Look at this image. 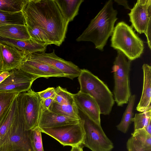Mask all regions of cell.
<instances>
[{
    "mask_svg": "<svg viewBox=\"0 0 151 151\" xmlns=\"http://www.w3.org/2000/svg\"><path fill=\"white\" fill-rule=\"evenodd\" d=\"M0 37L21 40L30 38L26 25L15 24L0 26Z\"/></svg>",
    "mask_w": 151,
    "mask_h": 151,
    "instance_id": "cell-20",
    "label": "cell"
},
{
    "mask_svg": "<svg viewBox=\"0 0 151 151\" xmlns=\"http://www.w3.org/2000/svg\"><path fill=\"white\" fill-rule=\"evenodd\" d=\"M78 115L84 132L81 145L92 151H112L113 144L99 125L78 109Z\"/></svg>",
    "mask_w": 151,
    "mask_h": 151,
    "instance_id": "cell-6",
    "label": "cell"
},
{
    "mask_svg": "<svg viewBox=\"0 0 151 151\" xmlns=\"http://www.w3.org/2000/svg\"><path fill=\"white\" fill-rule=\"evenodd\" d=\"M128 15L135 30L146 35L148 46L151 50V0H137Z\"/></svg>",
    "mask_w": 151,
    "mask_h": 151,
    "instance_id": "cell-8",
    "label": "cell"
},
{
    "mask_svg": "<svg viewBox=\"0 0 151 151\" xmlns=\"http://www.w3.org/2000/svg\"><path fill=\"white\" fill-rule=\"evenodd\" d=\"M0 54L3 71L19 68L27 56L14 47L0 42Z\"/></svg>",
    "mask_w": 151,
    "mask_h": 151,
    "instance_id": "cell-14",
    "label": "cell"
},
{
    "mask_svg": "<svg viewBox=\"0 0 151 151\" xmlns=\"http://www.w3.org/2000/svg\"><path fill=\"white\" fill-rule=\"evenodd\" d=\"M80 120L59 115L49 109L43 110L40 108L38 126L40 128H52L77 124Z\"/></svg>",
    "mask_w": 151,
    "mask_h": 151,
    "instance_id": "cell-17",
    "label": "cell"
},
{
    "mask_svg": "<svg viewBox=\"0 0 151 151\" xmlns=\"http://www.w3.org/2000/svg\"><path fill=\"white\" fill-rule=\"evenodd\" d=\"M27 0H0V10L9 12L22 11Z\"/></svg>",
    "mask_w": 151,
    "mask_h": 151,
    "instance_id": "cell-26",
    "label": "cell"
},
{
    "mask_svg": "<svg viewBox=\"0 0 151 151\" xmlns=\"http://www.w3.org/2000/svg\"><path fill=\"white\" fill-rule=\"evenodd\" d=\"M56 94L54 101L59 104H67L75 102L73 94L68 92L65 88L58 86L55 88Z\"/></svg>",
    "mask_w": 151,
    "mask_h": 151,
    "instance_id": "cell-30",
    "label": "cell"
},
{
    "mask_svg": "<svg viewBox=\"0 0 151 151\" xmlns=\"http://www.w3.org/2000/svg\"><path fill=\"white\" fill-rule=\"evenodd\" d=\"M8 24L26 25L25 19L22 11L12 13L0 10V27Z\"/></svg>",
    "mask_w": 151,
    "mask_h": 151,
    "instance_id": "cell-24",
    "label": "cell"
},
{
    "mask_svg": "<svg viewBox=\"0 0 151 151\" xmlns=\"http://www.w3.org/2000/svg\"><path fill=\"white\" fill-rule=\"evenodd\" d=\"M66 21H72L78 14L83 0H55Z\"/></svg>",
    "mask_w": 151,
    "mask_h": 151,
    "instance_id": "cell-21",
    "label": "cell"
},
{
    "mask_svg": "<svg viewBox=\"0 0 151 151\" xmlns=\"http://www.w3.org/2000/svg\"><path fill=\"white\" fill-rule=\"evenodd\" d=\"M117 14V10L113 7V0L108 1L76 41L91 42L96 49L103 51L113 32Z\"/></svg>",
    "mask_w": 151,
    "mask_h": 151,
    "instance_id": "cell-2",
    "label": "cell"
},
{
    "mask_svg": "<svg viewBox=\"0 0 151 151\" xmlns=\"http://www.w3.org/2000/svg\"><path fill=\"white\" fill-rule=\"evenodd\" d=\"M12 151H24L23 150L19 149V150H13Z\"/></svg>",
    "mask_w": 151,
    "mask_h": 151,
    "instance_id": "cell-40",
    "label": "cell"
},
{
    "mask_svg": "<svg viewBox=\"0 0 151 151\" xmlns=\"http://www.w3.org/2000/svg\"><path fill=\"white\" fill-rule=\"evenodd\" d=\"M10 75L9 71H2L0 72V84Z\"/></svg>",
    "mask_w": 151,
    "mask_h": 151,
    "instance_id": "cell-35",
    "label": "cell"
},
{
    "mask_svg": "<svg viewBox=\"0 0 151 151\" xmlns=\"http://www.w3.org/2000/svg\"><path fill=\"white\" fill-rule=\"evenodd\" d=\"M114 1L118 5H122L126 9L131 10L130 8L128 5L127 0H114Z\"/></svg>",
    "mask_w": 151,
    "mask_h": 151,
    "instance_id": "cell-36",
    "label": "cell"
},
{
    "mask_svg": "<svg viewBox=\"0 0 151 151\" xmlns=\"http://www.w3.org/2000/svg\"><path fill=\"white\" fill-rule=\"evenodd\" d=\"M53 101V99L52 98L41 100V109L43 110L48 109Z\"/></svg>",
    "mask_w": 151,
    "mask_h": 151,
    "instance_id": "cell-34",
    "label": "cell"
},
{
    "mask_svg": "<svg viewBox=\"0 0 151 151\" xmlns=\"http://www.w3.org/2000/svg\"><path fill=\"white\" fill-rule=\"evenodd\" d=\"M10 75L0 84V92L20 93L31 89L33 82L39 78L19 68L10 71Z\"/></svg>",
    "mask_w": 151,
    "mask_h": 151,
    "instance_id": "cell-12",
    "label": "cell"
},
{
    "mask_svg": "<svg viewBox=\"0 0 151 151\" xmlns=\"http://www.w3.org/2000/svg\"><path fill=\"white\" fill-rule=\"evenodd\" d=\"M48 109L60 115L77 120L80 119L78 108L75 102L61 104L53 101Z\"/></svg>",
    "mask_w": 151,
    "mask_h": 151,
    "instance_id": "cell-22",
    "label": "cell"
},
{
    "mask_svg": "<svg viewBox=\"0 0 151 151\" xmlns=\"http://www.w3.org/2000/svg\"><path fill=\"white\" fill-rule=\"evenodd\" d=\"M74 101L80 111L98 124L101 125L100 112L95 100L88 94L79 91L73 94Z\"/></svg>",
    "mask_w": 151,
    "mask_h": 151,
    "instance_id": "cell-15",
    "label": "cell"
},
{
    "mask_svg": "<svg viewBox=\"0 0 151 151\" xmlns=\"http://www.w3.org/2000/svg\"><path fill=\"white\" fill-rule=\"evenodd\" d=\"M0 42L14 47L27 56L35 52H45L47 47L31 38L21 40L0 37Z\"/></svg>",
    "mask_w": 151,
    "mask_h": 151,
    "instance_id": "cell-18",
    "label": "cell"
},
{
    "mask_svg": "<svg viewBox=\"0 0 151 151\" xmlns=\"http://www.w3.org/2000/svg\"><path fill=\"white\" fill-rule=\"evenodd\" d=\"M3 70L2 63L0 54V72Z\"/></svg>",
    "mask_w": 151,
    "mask_h": 151,
    "instance_id": "cell-39",
    "label": "cell"
},
{
    "mask_svg": "<svg viewBox=\"0 0 151 151\" xmlns=\"http://www.w3.org/2000/svg\"><path fill=\"white\" fill-rule=\"evenodd\" d=\"M40 129L42 132L54 138L63 146L81 145L83 141L84 132L80 120L76 124Z\"/></svg>",
    "mask_w": 151,
    "mask_h": 151,
    "instance_id": "cell-9",
    "label": "cell"
},
{
    "mask_svg": "<svg viewBox=\"0 0 151 151\" xmlns=\"http://www.w3.org/2000/svg\"><path fill=\"white\" fill-rule=\"evenodd\" d=\"M18 95L0 122V150L6 145L11 135L18 111Z\"/></svg>",
    "mask_w": 151,
    "mask_h": 151,
    "instance_id": "cell-16",
    "label": "cell"
},
{
    "mask_svg": "<svg viewBox=\"0 0 151 151\" xmlns=\"http://www.w3.org/2000/svg\"><path fill=\"white\" fill-rule=\"evenodd\" d=\"M22 70L39 78H48L51 77H65L58 70L46 64L30 59H26L19 68Z\"/></svg>",
    "mask_w": 151,
    "mask_h": 151,
    "instance_id": "cell-13",
    "label": "cell"
},
{
    "mask_svg": "<svg viewBox=\"0 0 151 151\" xmlns=\"http://www.w3.org/2000/svg\"><path fill=\"white\" fill-rule=\"evenodd\" d=\"M19 93L15 92H0V122Z\"/></svg>",
    "mask_w": 151,
    "mask_h": 151,
    "instance_id": "cell-27",
    "label": "cell"
},
{
    "mask_svg": "<svg viewBox=\"0 0 151 151\" xmlns=\"http://www.w3.org/2000/svg\"><path fill=\"white\" fill-rule=\"evenodd\" d=\"M30 38L37 43L43 45H51L46 34L39 28L26 25Z\"/></svg>",
    "mask_w": 151,
    "mask_h": 151,
    "instance_id": "cell-28",
    "label": "cell"
},
{
    "mask_svg": "<svg viewBox=\"0 0 151 151\" xmlns=\"http://www.w3.org/2000/svg\"><path fill=\"white\" fill-rule=\"evenodd\" d=\"M135 99L136 96L135 94L131 96L121 121L116 126L117 130L124 133H126L127 132L132 122L133 115V109Z\"/></svg>",
    "mask_w": 151,
    "mask_h": 151,
    "instance_id": "cell-23",
    "label": "cell"
},
{
    "mask_svg": "<svg viewBox=\"0 0 151 151\" xmlns=\"http://www.w3.org/2000/svg\"><path fill=\"white\" fill-rule=\"evenodd\" d=\"M144 129L150 135H151V124L150 122Z\"/></svg>",
    "mask_w": 151,
    "mask_h": 151,
    "instance_id": "cell-38",
    "label": "cell"
},
{
    "mask_svg": "<svg viewBox=\"0 0 151 151\" xmlns=\"http://www.w3.org/2000/svg\"><path fill=\"white\" fill-rule=\"evenodd\" d=\"M126 147L127 151H151V148L145 147L132 136L127 141Z\"/></svg>",
    "mask_w": 151,
    "mask_h": 151,
    "instance_id": "cell-32",
    "label": "cell"
},
{
    "mask_svg": "<svg viewBox=\"0 0 151 151\" xmlns=\"http://www.w3.org/2000/svg\"><path fill=\"white\" fill-rule=\"evenodd\" d=\"M41 130L38 126L29 130V136L34 151H44Z\"/></svg>",
    "mask_w": 151,
    "mask_h": 151,
    "instance_id": "cell-29",
    "label": "cell"
},
{
    "mask_svg": "<svg viewBox=\"0 0 151 151\" xmlns=\"http://www.w3.org/2000/svg\"><path fill=\"white\" fill-rule=\"evenodd\" d=\"M132 122L134 123V131L144 128L151 122V106L142 113L136 114Z\"/></svg>",
    "mask_w": 151,
    "mask_h": 151,
    "instance_id": "cell-25",
    "label": "cell"
},
{
    "mask_svg": "<svg viewBox=\"0 0 151 151\" xmlns=\"http://www.w3.org/2000/svg\"><path fill=\"white\" fill-rule=\"evenodd\" d=\"M29 131L26 129L18 108L8 141L0 151H12L19 149L24 151H34L30 140Z\"/></svg>",
    "mask_w": 151,
    "mask_h": 151,
    "instance_id": "cell-10",
    "label": "cell"
},
{
    "mask_svg": "<svg viewBox=\"0 0 151 151\" xmlns=\"http://www.w3.org/2000/svg\"><path fill=\"white\" fill-rule=\"evenodd\" d=\"M131 135L143 146L151 148V135L149 134L144 128L134 131Z\"/></svg>",
    "mask_w": 151,
    "mask_h": 151,
    "instance_id": "cell-31",
    "label": "cell"
},
{
    "mask_svg": "<svg viewBox=\"0 0 151 151\" xmlns=\"http://www.w3.org/2000/svg\"><path fill=\"white\" fill-rule=\"evenodd\" d=\"M22 12L26 25L37 27L51 44L60 46L64 41L69 23L55 0H27Z\"/></svg>",
    "mask_w": 151,
    "mask_h": 151,
    "instance_id": "cell-1",
    "label": "cell"
},
{
    "mask_svg": "<svg viewBox=\"0 0 151 151\" xmlns=\"http://www.w3.org/2000/svg\"><path fill=\"white\" fill-rule=\"evenodd\" d=\"M82 146L81 145L72 146L70 151H83Z\"/></svg>",
    "mask_w": 151,
    "mask_h": 151,
    "instance_id": "cell-37",
    "label": "cell"
},
{
    "mask_svg": "<svg viewBox=\"0 0 151 151\" xmlns=\"http://www.w3.org/2000/svg\"><path fill=\"white\" fill-rule=\"evenodd\" d=\"M111 36V47L121 51L128 60H134L143 52V41L124 22H120L116 24Z\"/></svg>",
    "mask_w": 151,
    "mask_h": 151,
    "instance_id": "cell-4",
    "label": "cell"
},
{
    "mask_svg": "<svg viewBox=\"0 0 151 151\" xmlns=\"http://www.w3.org/2000/svg\"><path fill=\"white\" fill-rule=\"evenodd\" d=\"M20 114L27 130L38 126L41 108V101L37 93L31 89L18 95Z\"/></svg>",
    "mask_w": 151,
    "mask_h": 151,
    "instance_id": "cell-7",
    "label": "cell"
},
{
    "mask_svg": "<svg viewBox=\"0 0 151 151\" xmlns=\"http://www.w3.org/2000/svg\"><path fill=\"white\" fill-rule=\"evenodd\" d=\"M79 91L92 97L97 104L101 114L109 115L114 104L113 95L107 86L97 76L85 69L78 77Z\"/></svg>",
    "mask_w": 151,
    "mask_h": 151,
    "instance_id": "cell-3",
    "label": "cell"
},
{
    "mask_svg": "<svg viewBox=\"0 0 151 151\" xmlns=\"http://www.w3.org/2000/svg\"><path fill=\"white\" fill-rule=\"evenodd\" d=\"M37 93L41 100L49 98L54 99L55 96L56 91L54 88L49 87Z\"/></svg>",
    "mask_w": 151,
    "mask_h": 151,
    "instance_id": "cell-33",
    "label": "cell"
},
{
    "mask_svg": "<svg viewBox=\"0 0 151 151\" xmlns=\"http://www.w3.org/2000/svg\"><path fill=\"white\" fill-rule=\"evenodd\" d=\"M143 73L142 91L140 101L136 107L139 112L145 111L150 105L151 100V67L146 64L142 66Z\"/></svg>",
    "mask_w": 151,
    "mask_h": 151,
    "instance_id": "cell-19",
    "label": "cell"
},
{
    "mask_svg": "<svg viewBox=\"0 0 151 151\" xmlns=\"http://www.w3.org/2000/svg\"><path fill=\"white\" fill-rule=\"evenodd\" d=\"M117 50L112 67L114 81L113 96L117 105L122 106L128 103L131 96L129 81L131 61L127 60L121 51Z\"/></svg>",
    "mask_w": 151,
    "mask_h": 151,
    "instance_id": "cell-5",
    "label": "cell"
},
{
    "mask_svg": "<svg viewBox=\"0 0 151 151\" xmlns=\"http://www.w3.org/2000/svg\"><path fill=\"white\" fill-rule=\"evenodd\" d=\"M30 59L51 66L62 72L65 77L73 79L78 77L81 69L71 61L65 60L57 56L55 50L50 53L45 52H35L27 56Z\"/></svg>",
    "mask_w": 151,
    "mask_h": 151,
    "instance_id": "cell-11",
    "label": "cell"
}]
</instances>
